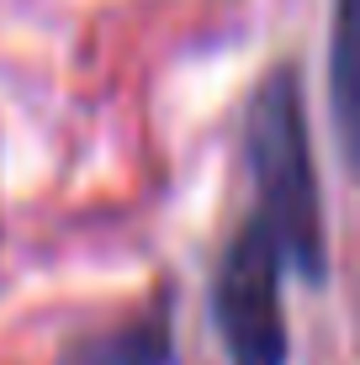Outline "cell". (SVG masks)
<instances>
[{
	"label": "cell",
	"instance_id": "6da1fadb",
	"mask_svg": "<svg viewBox=\"0 0 360 365\" xmlns=\"http://www.w3.org/2000/svg\"><path fill=\"white\" fill-rule=\"evenodd\" d=\"M244 159H250L259 191L254 212L276 228L287 265L302 281H324L329 270L324 207H318L313 138H307V111H302V74L292 58H276L244 101Z\"/></svg>",
	"mask_w": 360,
	"mask_h": 365
},
{
	"label": "cell",
	"instance_id": "7a4b0ae2",
	"mask_svg": "<svg viewBox=\"0 0 360 365\" xmlns=\"http://www.w3.org/2000/svg\"><path fill=\"white\" fill-rule=\"evenodd\" d=\"M281 270H287V249L276 228L250 212L212 275V318L233 365H287L292 339L281 318Z\"/></svg>",
	"mask_w": 360,
	"mask_h": 365
},
{
	"label": "cell",
	"instance_id": "3957f363",
	"mask_svg": "<svg viewBox=\"0 0 360 365\" xmlns=\"http://www.w3.org/2000/svg\"><path fill=\"white\" fill-rule=\"evenodd\" d=\"M58 365H175V329L170 312L148 307L128 323L74 334L58 349Z\"/></svg>",
	"mask_w": 360,
	"mask_h": 365
},
{
	"label": "cell",
	"instance_id": "277c9868",
	"mask_svg": "<svg viewBox=\"0 0 360 365\" xmlns=\"http://www.w3.org/2000/svg\"><path fill=\"white\" fill-rule=\"evenodd\" d=\"M329 106L344 165L360 170V0H334L329 27Z\"/></svg>",
	"mask_w": 360,
	"mask_h": 365
}]
</instances>
